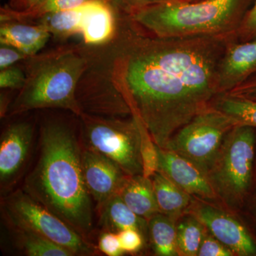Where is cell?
<instances>
[{"instance_id": "cell-35", "label": "cell", "mask_w": 256, "mask_h": 256, "mask_svg": "<svg viewBox=\"0 0 256 256\" xmlns=\"http://www.w3.org/2000/svg\"><path fill=\"white\" fill-rule=\"evenodd\" d=\"M106 1L108 2L110 4L114 6L116 9L119 10H122V11L130 13L129 8H128L127 5L124 4V2L122 0H106Z\"/></svg>"}, {"instance_id": "cell-8", "label": "cell", "mask_w": 256, "mask_h": 256, "mask_svg": "<svg viewBox=\"0 0 256 256\" xmlns=\"http://www.w3.org/2000/svg\"><path fill=\"white\" fill-rule=\"evenodd\" d=\"M236 122L210 107L175 133L164 149L174 152L206 174L229 132Z\"/></svg>"}, {"instance_id": "cell-10", "label": "cell", "mask_w": 256, "mask_h": 256, "mask_svg": "<svg viewBox=\"0 0 256 256\" xmlns=\"http://www.w3.org/2000/svg\"><path fill=\"white\" fill-rule=\"evenodd\" d=\"M82 166L86 186L98 210L119 193L129 176L112 160L86 148L82 151Z\"/></svg>"}, {"instance_id": "cell-31", "label": "cell", "mask_w": 256, "mask_h": 256, "mask_svg": "<svg viewBox=\"0 0 256 256\" xmlns=\"http://www.w3.org/2000/svg\"><path fill=\"white\" fill-rule=\"evenodd\" d=\"M28 58V56L15 47L6 44L0 46V70L9 68L18 62Z\"/></svg>"}, {"instance_id": "cell-15", "label": "cell", "mask_w": 256, "mask_h": 256, "mask_svg": "<svg viewBox=\"0 0 256 256\" xmlns=\"http://www.w3.org/2000/svg\"><path fill=\"white\" fill-rule=\"evenodd\" d=\"M50 36L40 24L10 21L1 22L0 26V44L15 47L30 57L36 55Z\"/></svg>"}, {"instance_id": "cell-21", "label": "cell", "mask_w": 256, "mask_h": 256, "mask_svg": "<svg viewBox=\"0 0 256 256\" xmlns=\"http://www.w3.org/2000/svg\"><path fill=\"white\" fill-rule=\"evenodd\" d=\"M90 0H44L34 8L24 11L12 9L9 6L1 8V22L16 21L31 23L44 15L78 8Z\"/></svg>"}, {"instance_id": "cell-25", "label": "cell", "mask_w": 256, "mask_h": 256, "mask_svg": "<svg viewBox=\"0 0 256 256\" xmlns=\"http://www.w3.org/2000/svg\"><path fill=\"white\" fill-rule=\"evenodd\" d=\"M136 118L139 124L141 134V156L142 160L143 175L146 178H150L156 172L158 171V166H159L158 146L153 140L140 120L138 117Z\"/></svg>"}, {"instance_id": "cell-32", "label": "cell", "mask_w": 256, "mask_h": 256, "mask_svg": "<svg viewBox=\"0 0 256 256\" xmlns=\"http://www.w3.org/2000/svg\"><path fill=\"white\" fill-rule=\"evenodd\" d=\"M227 94L237 97L256 100V76Z\"/></svg>"}, {"instance_id": "cell-11", "label": "cell", "mask_w": 256, "mask_h": 256, "mask_svg": "<svg viewBox=\"0 0 256 256\" xmlns=\"http://www.w3.org/2000/svg\"><path fill=\"white\" fill-rule=\"evenodd\" d=\"M158 152V171L192 196L218 203L206 175L193 163L174 152L159 146Z\"/></svg>"}, {"instance_id": "cell-24", "label": "cell", "mask_w": 256, "mask_h": 256, "mask_svg": "<svg viewBox=\"0 0 256 256\" xmlns=\"http://www.w3.org/2000/svg\"><path fill=\"white\" fill-rule=\"evenodd\" d=\"M212 106L230 116L238 124L256 128V100L220 94L216 98Z\"/></svg>"}, {"instance_id": "cell-4", "label": "cell", "mask_w": 256, "mask_h": 256, "mask_svg": "<svg viewBox=\"0 0 256 256\" xmlns=\"http://www.w3.org/2000/svg\"><path fill=\"white\" fill-rule=\"evenodd\" d=\"M254 0H202L168 2L130 13L138 26L162 38L234 36Z\"/></svg>"}, {"instance_id": "cell-1", "label": "cell", "mask_w": 256, "mask_h": 256, "mask_svg": "<svg viewBox=\"0 0 256 256\" xmlns=\"http://www.w3.org/2000/svg\"><path fill=\"white\" fill-rule=\"evenodd\" d=\"M232 36L162 38L122 13L114 38L88 46L76 97L84 112L136 116L164 148L180 128L212 106L218 68Z\"/></svg>"}, {"instance_id": "cell-34", "label": "cell", "mask_w": 256, "mask_h": 256, "mask_svg": "<svg viewBox=\"0 0 256 256\" xmlns=\"http://www.w3.org/2000/svg\"><path fill=\"white\" fill-rule=\"evenodd\" d=\"M44 0H10V8L18 11H24L34 8Z\"/></svg>"}, {"instance_id": "cell-6", "label": "cell", "mask_w": 256, "mask_h": 256, "mask_svg": "<svg viewBox=\"0 0 256 256\" xmlns=\"http://www.w3.org/2000/svg\"><path fill=\"white\" fill-rule=\"evenodd\" d=\"M85 148L114 162L129 176L143 175L141 134L137 118H110L82 112Z\"/></svg>"}, {"instance_id": "cell-20", "label": "cell", "mask_w": 256, "mask_h": 256, "mask_svg": "<svg viewBox=\"0 0 256 256\" xmlns=\"http://www.w3.org/2000/svg\"><path fill=\"white\" fill-rule=\"evenodd\" d=\"M84 5L44 15L36 20V24L44 26L50 34L58 40H66L74 35L80 34Z\"/></svg>"}, {"instance_id": "cell-28", "label": "cell", "mask_w": 256, "mask_h": 256, "mask_svg": "<svg viewBox=\"0 0 256 256\" xmlns=\"http://www.w3.org/2000/svg\"><path fill=\"white\" fill-rule=\"evenodd\" d=\"M117 234L124 254H136L141 250L146 242L142 234L134 229H126Z\"/></svg>"}, {"instance_id": "cell-7", "label": "cell", "mask_w": 256, "mask_h": 256, "mask_svg": "<svg viewBox=\"0 0 256 256\" xmlns=\"http://www.w3.org/2000/svg\"><path fill=\"white\" fill-rule=\"evenodd\" d=\"M2 210L11 228L40 234L74 256L95 254V248L85 237L24 190H18L3 198Z\"/></svg>"}, {"instance_id": "cell-29", "label": "cell", "mask_w": 256, "mask_h": 256, "mask_svg": "<svg viewBox=\"0 0 256 256\" xmlns=\"http://www.w3.org/2000/svg\"><path fill=\"white\" fill-rule=\"evenodd\" d=\"M197 256H235L233 252L208 232L205 234Z\"/></svg>"}, {"instance_id": "cell-16", "label": "cell", "mask_w": 256, "mask_h": 256, "mask_svg": "<svg viewBox=\"0 0 256 256\" xmlns=\"http://www.w3.org/2000/svg\"><path fill=\"white\" fill-rule=\"evenodd\" d=\"M150 178L160 213L178 222L188 214L193 196L161 172H156Z\"/></svg>"}, {"instance_id": "cell-33", "label": "cell", "mask_w": 256, "mask_h": 256, "mask_svg": "<svg viewBox=\"0 0 256 256\" xmlns=\"http://www.w3.org/2000/svg\"><path fill=\"white\" fill-rule=\"evenodd\" d=\"M122 1L124 2V4L127 5L131 12L132 10L142 9L146 6L168 2L174 1V0H122Z\"/></svg>"}, {"instance_id": "cell-14", "label": "cell", "mask_w": 256, "mask_h": 256, "mask_svg": "<svg viewBox=\"0 0 256 256\" xmlns=\"http://www.w3.org/2000/svg\"><path fill=\"white\" fill-rule=\"evenodd\" d=\"M124 12L106 0L86 3L80 34L84 44L100 46L110 42L117 33L120 16Z\"/></svg>"}, {"instance_id": "cell-18", "label": "cell", "mask_w": 256, "mask_h": 256, "mask_svg": "<svg viewBox=\"0 0 256 256\" xmlns=\"http://www.w3.org/2000/svg\"><path fill=\"white\" fill-rule=\"evenodd\" d=\"M99 212L100 224L106 232L118 233L126 229H134L148 239V220L136 214L118 194L111 197Z\"/></svg>"}, {"instance_id": "cell-26", "label": "cell", "mask_w": 256, "mask_h": 256, "mask_svg": "<svg viewBox=\"0 0 256 256\" xmlns=\"http://www.w3.org/2000/svg\"><path fill=\"white\" fill-rule=\"evenodd\" d=\"M232 38L234 42H240L256 38V0H254L238 31Z\"/></svg>"}, {"instance_id": "cell-9", "label": "cell", "mask_w": 256, "mask_h": 256, "mask_svg": "<svg viewBox=\"0 0 256 256\" xmlns=\"http://www.w3.org/2000/svg\"><path fill=\"white\" fill-rule=\"evenodd\" d=\"M188 214L200 220L207 232L228 248L234 255L256 256L254 238L234 212L217 202L193 196Z\"/></svg>"}, {"instance_id": "cell-2", "label": "cell", "mask_w": 256, "mask_h": 256, "mask_svg": "<svg viewBox=\"0 0 256 256\" xmlns=\"http://www.w3.org/2000/svg\"><path fill=\"white\" fill-rule=\"evenodd\" d=\"M40 140V159L23 190L86 238L92 232L94 218L78 140L72 130L54 122L42 128Z\"/></svg>"}, {"instance_id": "cell-13", "label": "cell", "mask_w": 256, "mask_h": 256, "mask_svg": "<svg viewBox=\"0 0 256 256\" xmlns=\"http://www.w3.org/2000/svg\"><path fill=\"white\" fill-rule=\"evenodd\" d=\"M34 128L28 122H18L4 131L0 142V182L8 184L22 168L33 138Z\"/></svg>"}, {"instance_id": "cell-12", "label": "cell", "mask_w": 256, "mask_h": 256, "mask_svg": "<svg viewBox=\"0 0 256 256\" xmlns=\"http://www.w3.org/2000/svg\"><path fill=\"white\" fill-rule=\"evenodd\" d=\"M256 76V38L247 42L230 40L218 68V92L225 94Z\"/></svg>"}, {"instance_id": "cell-22", "label": "cell", "mask_w": 256, "mask_h": 256, "mask_svg": "<svg viewBox=\"0 0 256 256\" xmlns=\"http://www.w3.org/2000/svg\"><path fill=\"white\" fill-rule=\"evenodd\" d=\"M16 246L30 256H73L67 249L40 234L24 229L11 228Z\"/></svg>"}, {"instance_id": "cell-19", "label": "cell", "mask_w": 256, "mask_h": 256, "mask_svg": "<svg viewBox=\"0 0 256 256\" xmlns=\"http://www.w3.org/2000/svg\"><path fill=\"white\" fill-rule=\"evenodd\" d=\"M176 223V220L161 213L148 220V239L156 256H178Z\"/></svg>"}, {"instance_id": "cell-27", "label": "cell", "mask_w": 256, "mask_h": 256, "mask_svg": "<svg viewBox=\"0 0 256 256\" xmlns=\"http://www.w3.org/2000/svg\"><path fill=\"white\" fill-rule=\"evenodd\" d=\"M26 82V74L18 66H12L0 70L1 88L21 89Z\"/></svg>"}, {"instance_id": "cell-36", "label": "cell", "mask_w": 256, "mask_h": 256, "mask_svg": "<svg viewBox=\"0 0 256 256\" xmlns=\"http://www.w3.org/2000/svg\"><path fill=\"white\" fill-rule=\"evenodd\" d=\"M178 1L184 2H196L202 1V0H178Z\"/></svg>"}, {"instance_id": "cell-5", "label": "cell", "mask_w": 256, "mask_h": 256, "mask_svg": "<svg viewBox=\"0 0 256 256\" xmlns=\"http://www.w3.org/2000/svg\"><path fill=\"white\" fill-rule=\"evenodd\" d=\"M256 130L245 124L234 127L206 174L218 204L236 214L242 210L252 186Z\"/></svg>"}, {"instance_id": "cell-3", "label": "cell", "mask_w": 256, "mask_h": 256, "mask_svg": "<svg viewBox=\"0 0 256 256\" xmlns=\"http://www.w3.org/2000/svg\"><path fill=\"white\" fill-rule=\"evenodd\" d=\"M26 60V82L10 104L8 116L43 108L64 109L82 116L76 92L90 62L87 46L62 47Z\"/></svg>"}, {"instance_id": "cell-30", "label": "cell", "mask_w": 256, "mask_h": 256, "mask_svg": "<svg viewBox=\"0 0 256 256\" xmlns=\"http://www.w3.org/2000/svg\"><path fill=\"white\" fill-rule=\"evenodd\" d=\"M98 248L101 252L108 256L124 255V250L121 247L117 233L106 232L99 238Z\"/></svg>"}, {"instance_id": "cell-38", "label": "cell", "mask_w": 256, "mask_h": 256, "mask_svg": "<svg viewBox=\"0 0 256 256\" xmlns=\"http://www.w3.org/2000/svg\"></svg>"}, {"instance_id": "cell-37", "label": "cell", "mask_w": 256, "mask_h": 256, "mask_svg": "<svg viewBox=\"0 0 256 256\" xmlns=\"http://www.w3.org/2000/svg\"><path fill=\"white\" fill-rule=\"evenodd\" d=\"M254 218H255V222L256 223V206H255V208H254Z\"/></svg>"}, {"instance_id": "cell-23", "label": "cell", "mask_w": 256, "mask_h": 256, "mask_svg": "<svg viewBox=\"0 0 256 256\" xmlns=\"http://www.w3.org/2000/svg\"><path fill=\"white\" fill-rule=\"evenodd\" d=\"M207 230L197 218L186 214L176 223L178 256H197Z\"/></svg>"}, {"instance_id": "cell-17", "label": "cell", "mask_w": 256, "mask_h": 256, "mask_svg": "<svg viewBox=\"0 0 256 256\" xmlns=\"http://www.w3.org/2000/svg\"><path fill=\"white\" fill-rule=\"evenodd\" d=\"M118 194L130 208L146 220L160 213L151 178L142 174L128 176Z\"/></svg>"}]
</instances>
